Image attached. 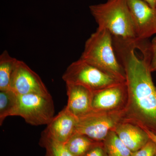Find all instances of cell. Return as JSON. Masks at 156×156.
I'll use <instances>...</instances> for the list:
<instances>
[{
	"label": "cell",
	"mask_w": 156,
	"mask_h": 156,
	"mask_svg": "<svg viewBox=\"0 0 156 156\" xmlns=\"http://www.w3.org/2000/svg\"><path fill=\"white\" fill-rule=\"evenodd\" d=\"M117 58L126 75L128 101L125 121L156 134V87L150 68L151 52L137 56V44L113 38Z\"/></svg>",
	"instance_id": "obj_1"
},
{
	"label": "cell",
	"mask_w": 156,
	"mask_h": 156,
	"mask_svg": "<svg viewBox=\"0 0 156 156\" xmlns=\"http://www.w3.org/2000/svg\"><path fill=\"white\" fill-rule=\"evenodd\" d=\"M89 8L98 28L108 31L114 37L128 42L141 41L136 37L127 0H107Z\"/></svg>",
	"instance_id": "obj_2"
},
{
	"label": "cell",
	"mask_w": 156,
	"mask_h": 156,
	"mask_svg": "<svg viewBox=\"0 0 156 156\" xmlns=\"http://www.w3.org/2000/svg\"><path fill=\"white\" fill-rule=\"evenodd\" d=\"M80 59L118 80L126 82L125 69L117 58L113 36L106 30L97 28L87 39Z\"/></svg>",
	"instance_id": "obj_3"
},
{
	"label": "cell",
	"mask_w": 156,
	"mask_h": 156,
	"mask_svg": "<svg viewBox=\"0 0 156 156\" xmlns=\"http://www.w3.org/2000/svg\"><path fill=\"white\" fill-rule=\"evenodd\" d=\"M62 79L66 84L81 85L92 92L125 82L80 58L67 67Z\"/></svg>",
	"instance_id": "obj_4"
},
{
	"label": "cell",
	"mask_w": 156,
	"mask_h": 156,
	"mask_svg": "<svg viewBox=\"0 0 156 156\" xmlns=\"http://www.w3.org/2000/svg\"><path fill=\"white\" fill-rule=\"evenodd\" d=\"M125 119V109L110 112L92 110L78 118L75 133L83 134L97 142H102Z\"/></svg>",
	"instance_id": "obj_5"
},
{
	"label": "cell",
	"mask_w": 156,
	"mask_h": 156,
	"mask_svg": "<svg viewBox=\"0 0 156 156\" xmlns=\"http://www.w3.org/2000/svg\"><path fill=\"white\" fill-rule=\"evenodd\" d=\"M52 96L37 93L19 95L18 115L32 126L48 125L54 116Z\"/></svg>",
	"instance_id": "obj_6"
},
{
	"label": "cell",
	"mask_w": 156,
	"mask_h": 156,
	"mask_svg": "<svg viewBox=\"0 0 156 156\" xmlns=\"http://www.w3.org/2000/svg\"><path fill=\"white\" fill-rule=\"evenodd\" d=\"M10 89L18 95L30 93L50 94L38 75L24 62L18 59L11 77Z\"/></svg>",
	"instance_id": "obj_7"
},
{
	"label": "cell",
	"mask_w": 156,
	"mask_h": 156,
	"mask_svg": "<svg viewBox=\"0 0 156 156\" xmlns=\"http://www.w3.org/2000/svg\"><path fill=\"white\" fill-rule=\"evenodd\" d=\"M139 41L147 40L156 34V9L143 0H127Z\"/></svg>",
	"instance_id": "obj_8"
},
{
	"label": "cell",
	"mask_w": 156,
	"mask_h": 156,
	"mask_svg": "<svg viewBox=\"0 0 156 156\" xmlns=\"http://www.w3.org/2000/svg\"><path fill=\"white\" fill-rule=\"evenodd\" d=\"M128 91L126 82L92 92V110L110 112L121 110L126 107Z\"/></svg>",
	"instance_id": "obj_9"
},
{
	"label": "cell",
	"mask_w": 156,
	"mask_h": 156,
	"mask_svg": "<svg viewBox=\"0 0 156 156\" xmlns=\"http://www.w3.org/2000/svg\"><path fill=\"white\" fill-rule=\"evenodd\" d=\"M78 118L66 107L54 116L44 131L48 136L61 143H66L75 133Z\"/></svg>",
	"instance_id": "obj_10"
},
{
	"label": "cell",
	"mask_w": 156,
	"mask_h": 156,
	"mask_svg": "<svg viewBox=\"0 0 156 156\" xmlns=\"http://www.w3.org/2000/svg\"><path fill=\"white\" fill-rule=\"evenodd\" d=\"M66 85L68 102L66 107L68 110L78 118L92 111V92L81 85Z\"/></svg>",
	"instance_id": "obj_11"
},
{
	"label": "cell",
	"mask_w": 156,
	"mask_h": 156,
	"mask_svg": "<svg viewBox=\"0 0 156 156\" xmlns=\"http://www.w3.org/2000/svg\"><path fill=\"white\" fill-rule=\"evenodd\" d=\"M114 131L132 152L139 150L150 140L144 129L127 121L118 124Z\"/></svg>",
	"instance_id": "obj_12"
},
{
	"label": "cell",
	"mask_w": 156,
	"mask_h": 156,
	"mask_svg": "<svg viewBox=\"0 0 156 156\" xmlns=\"http://www.w3.org/2000/svg\"><path fill=\"white\" fill-rule=\"evenodd\" d=\"M19 95L11 89L0 90V125L8 117L17 116Z\"/></svg>",
	"instance_id": "obj_13"
},
{
	"label": "cell",
	"mask_w": 156,
	"mask_h": 156,
	"mask_svg": "<svg viewBox=\"0 0 156 156\" xmlns=\"http://www.w3.org/2000/svg\"><path fill=\"white\" fill-rule=\"evenodd\" d=\"M98 142L83 134L75 133L64 144L74 156H84Z\"/></svg>",
	"instance_id": "obj_14"
},
{
	"label": "cell",
	"mask_w": 156,
	"mask_h": 156,
	"mask_svg": "<svg viewBox=\"0 0 156 156\" xmlns=\"http://www.w3.org/2000/svg\"><path fill=\"white\" fill-rule=\"evenodd\" d=\"M17 60L6 50L0 56V90L10 89L11 77Z\"/></svg>",
	"instance_id": "obj_15"
},
{
	"label": "cell",
	"mask_w": 156,
	"mask_h": 156,
	"mask_svg": "<svg viewBox=\"0 0 156 156\" xmlns=\"http://www.w3.org/2000/svg\"><path fill=\"white\" fill-rule=\"evenodd\" d=\"M108 156H131L132 152L123 142L114 131H111L102 141Z\"/></svg>",
	"instance_id": "obj_16"
},
{
	"label": "cell",
	"mask_w": 156,
	"mask_h": 156,
	"mask_svg": "<svg viewBox=\"0 0 156 156\" xmlns=\"http://www.w3.org/2000/svg\"><path fill=\"white\" fill-rule=\"evenodd\" d=\"M40 142L41 146L46 149L48 156H74L64 144L54 140L44 131L42 132Z\"/></svg>",
	"instance_id": "obj_17"
},
{
	"label": "cell",
	"mask_w": 156,
	"mask_h": 156,
	"mask_svg": "<svg viewBox=\"0 0 156 156\" xmlns=\"http://www.w3.org/2000/svg\"><path fill=\"white\" fill-rule=\"evenodd\" d=\"M156 155L155 144L150 140L149 141L139 150L132 152L131 156H155Z\"/></svg>",
	"instance_id": "obj_18"
},
{
	"label": "cell",
	"mask_w": 156,
	"mask_h": 156,
	"mask_svg": "<svg viewBox=\"0 0 156 156\" xmlns=\"http://www.w3.org/2000/svg\"><path fill=\"white\" fill-rule=\"evenodd\" d=\"M84 156H108L104 148L102 142L98 143Z\"/></svg>",
	"instance_id": "obj_19"
},
{
	"label": "cell",
	"mask_w": 156,
	"mask_h": 156,
	"mask_svg": "<svg viewBox=\"0 0 156 156\" xmlns=\"http://www.w3.org/2000/svg\"><path fill=\"white\" fill-rule=\"evenodd\" d=\"M151 60L150 68L152 73L156 71V36L151 42Z\"/></svg>",
	"instance_id": "obj_20"
},
{
	"label": "cell",
	"mask_w": 156,
	"mask_h": 156,
	"mask_svg": "<svg viewBox=\"0 0 156 156\" xmlns=\"http://www.w3.org/2000/svg\"><path fill=\"white\" fill-rule=\"evenodd\" d=\"M145 131H146L150 139L155 144L156 146V134L154 133H153L151 131L148 130L147 129H145Z\"/></svg>",
	"instance_id": "obj_21"
},
{
	"label": "cell",
	"mask_w": 156,
	"mask_h": 156,
	"mask_svg": "<svg viewBox=\"0 0 156 156\" xmlns=\"http://www.w3.org/2000/svg\"><path fill=\"white\" fill-rule=\"evenodd\" d=\"M147 3L153 9H156V0H143Z\"/></svg>",
	"instance_id": "obj_22"
},
{
	"label": "cell",
	"mask_w": 156,
	"mask_h": 156,
	"mask_svg": "<svg viewBox=\"0 0 156 156\" xmlns=\"http://www.w3.org/2000/svg\"><path fill=\"white\" fill-rule=\"evenodd\" d=\"M46 156H47V155H46Z\"/></svg>",
	"instance_id": "obj_23"
},
{
	"label": "cell",
	"mask_w": 156,
	"mask_h": 156,
	"mask_svg": "<svg viewBox=\"0 0 156 156\" xmlns=\"http://www.w3.org/2000/svg\"><path fill=\"white\" fill-rule=\"evenodd\" d=\"M155 156H156V155Z\"/></svg>",
	"instance_id": "obj_24"
}]
</instances>
